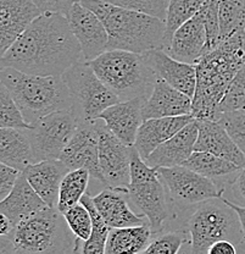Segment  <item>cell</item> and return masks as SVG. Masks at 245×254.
<instances>
[{
	"instance_id": "obj_14",
	"label": "cell",
	"mask_w": 245,
	"mask_h": 254,
	"mask_svg": "<svg viewBox=\"0 0 245 254\" xmlns=\"http://www.w3.org/2000/svg\"><path fill=\"white\" fill-rule=\"evenodd\" d=\"M73 34L82 48L83 58L92 62L107 50L109 34L99 16L91 9L75 2L67 16Z\"/></svg>"
},
{
	"instance_id": "obj_18",
	"label": "cell",
	"mask_w": 245,
	"mask_h": 254,
	"mask_svg": "<svg viewBox=\"0 0 245 254\" xmlns=\"http://www.w3.org/2000/svg\"><path fill=\"white\" fill-rule=\"evenodd\" d=\"M146 100L143 98H134L116 103L100 114L99 120L104 121L107 128L121 141L133 147L139 127L144 121L143 107Z\"/></svg>"
},
{
	"instance_id": "obj_17",
	"label": "cell",
	"mask_w": 245,
	"mask_h": 254,
	"mask_svg": "<svg viewBox=\"0 0 245 254\" xmlns=\"http://www.w3.org/2000/svg\"><path fill=\"white\" fill-rule=\"evenodd\" d=\"M197 139L194 150L211 153L244 168L245 154L233 141L231 134L218 120L196 119Z\"/></svg>"
},
{
	"instance_id": "obj_28",
	"label": "cell",
	"mask_w": 245,
	"mask_h": 254,
	"mask_svg": "<svg viewBox=\"0 0 245 254\" xmlns=\"http://www.w3.org/2000/svg\"><path fill=\"white\" fill-rule=\"evenodd\" d=\"M184 166L201 174L202 176L209 177L215 182L217 180L225 181V179L236 181L237 176L242 170V166L232 163L227 159L199 150H194L193 154L184 163Z\"/></svg>"
},
{
	"instance_id": "obj_10",
	"label": "cell",
	"mask_w": 245,
	"mask_h": 254,
	"mask_svg": "<svg viewBox=\"0 0 245 254\" xmlns=\"http://www.w3.org/2000/svg\"><path fill=\"white\" fill-rule=\"evenodd\" d=\"M80 125L72 109L55 111L31 124L26 132L32 145L34 160L60 159Z\"/></svg>"
},
{
	"instance_id": "obj_30",
	"label": "cell",
	"mask_w": 245,
	"mask_h": 254,
	"mask_svg": "<svg viewBox=\"0 0 245 254\" xmlns=\"http://www.w3.org/2000/svg\"><path fill=\"white\" fill-rule=\"evenodd\" d=\"M91 174L86 169H75L70 170L64 177L60 186L59 199L56 208L62 214L66 210L81 202L82 197L88 189V182Z\"/></svg>"
},
{
	"instance_id": "obj_11",
	"label": "cell",
	"mask_w": 245,
	"mask_h": 254,
	"mask_svg": "<svg viewBox=\"0 0 245 254\" xmlns=\"http://www.w3.org/2000/svg\"><path fill=\"white\" fill-rule=\"evenodd\" d=\"M159 176L167 190L172 206H193L202 202L221 198L225 187L211 179L184 165L157 168Z\"/></svg>"
},
{
	"instance_id": "obj_8",
	"label": "cell",
	"mask_w": 245,
	"mask_h": 254,
	"mask_svg": "<svg viewBox=\"0 0 245 254\" xmlns=\"http://www.w3.org/2000/svg\"><path fill=\"white\" fill-rule=\"evenodd\" d=\"M167 190L160 179L157 168L150 166L133 145L128 198L147 219L154 234L162 231L163 224L170 218L172 211V205L168 203L170 197L167 198Z\"/></svg>"
},
{
	"instance_id": "obj_3",
	"label": "cell",
	"mask_w": 245,
	"mask_h": 254,
	"mask_svg": "<svg viewBox=\"0 0 245 254\" xmlns=\"http://www.w3.org/2000/svg\"><path fill=\"white\" fill-rule=\"evenodd\" d=\"M82 5L99 16L109 34L107 50L134 53L165 49V20L146 12L116 6L104 0H82Z\"/></svg>"
},
{
	"instance_id": "obj_22",
	"label": "cell",
	"mask_w": 245,
	"mask_h": 254,
	"mask_svg": "<svg viewBox=\"0 0 245 254\" xmlns=\"http://www.w3.org/2000/svg\"><path fill=\"white\" fill-rule=\"evenodd\" d=\"M127 197L128 190L114 187H106L93 197L94 204L110 229L147 224V219L146 216L137 215L132 210L127 202Z\"/></svg>"
},
{
	"instance_id": "obj_21",
	"label": "cell",
	"mask_w": 245,
	"mask_h": 254,
	"mask_svg": "<svg viewBox=\"0 0 245 254\" xmlns=\"http://www.w3.org/2000/svg\"><path fill=\"white\" fill-rule=\"evenodd\" d=\"M147 60L154 67L157 77L165 79L167 83L178 91L193 98L196 87V67L171 57L163 49H154L146 53Z\"/></svg>"
},
{
	"instance_id": "obj_15",
	"label": "cell",
	"mask_w": 245,
	"mask_h": 254,
	"mask_svg": "<svg viewBox=\"0 0 245 254\" xmlns=\"http://www.w3.org/2000/svg\"><path fill=\"white\" fill-rule=\"evenodd\" d=\"M41 15L34 0H0V57Z\"/></svg>"
},
{
	"instance_id": "obj_45",
	"label": "cell",
	"mask_w": 245,
	"mask_h": 254,
	"mask_svg": "<svg viewBox=\"0 0 245 254\" xmlns=\"http://www.w3.org/2000/svg\"><path fill=\"white\" fill-rule=\"evenodd\" d=\"M234 185H236L239 194L242 195V198H243L244 202H245V166L244 168H242L241 173L238 174L236 181H234Z\"/></svg>"
},
{
	"instance_id": "obj_32",
	"label": "cell",
	"mask_w": 245,
	"mask_h": 254,
	"mask_svg": "<svg viewBox=\"0 0 245 254\" xmlns=\"http://www.w3.org/2000/svg\"><path fill=\"white\" fill-rule=\"evenodd\" d=\"M220 43L244 30L245 0H220Z\"/></svg>"
},
{
	"instance_id": "obj_13",
	"label": "cell",
	"mask_w": 245,
	"mask_h": 254,
	"mask_svg": "<svg viewBox=\"0 0 245 254\" xmlns=\"http://www.w3.org/2000/svg\"><path fill=\"white\" fill-rule=\"evenodd\" d=\"M60 160L64 161L70 170L86 169L91 174V177L106 186L99 161L98 120L80 123Z\"/></svg>"
},
{
	"instance_id": "obj_44",
	"label": "cell",
	"mask_w": 245,
	"mask_h": 254,
	"mask_svg": "<svg viewBox=\"0 0 245 254\" xmlns=\"http://www.w3.org/2000/svg\"><path fill=\"white\" fill-rule=\"evenodd\" d=\"M1 215V221H0V236H9L14 230L15 224L10 218H7L5 214H0Z\"/></svg>"
},
{
	"instance_id": "obj_9",
	"label": "cell",
	"mask_w": 245,
	"mask_h": 254,
	"mask_svg": "<svg viewBox=\"0 0 245 254\" xmlns=\"http://www.w3.org/2000/svg\"><path fill=\"white\" fill-rule=\"evenodd\" d=\"M61 77L72 94L75 102L72 110L80 123L98 120L102 111L120 102L117 95L98 77L86 59L67 68Z\"/></svg>"
},
{
	"instance_id": "obj_35",
	"label": "cell",
	"mask_w": 245,
	"mask_h": 254,
	"mask_svg": "<svg viewBox=\"0 0 245 254\" xmlns=\"http://www.w3.org/2000/svg\"><path fill=\"white\" fill-rule=\"evenodd\" d=\"M146 250V254H177L186 242V231L175 230V231L156 234Z\"/></svg>"
},
{
	"instance_id": "obj_12",
	"label": "cell",
	"mask_w": 245,
	"mask_h": 254,
	"mask_svg": "<svg viewBox=\"0 0 245 254\" xmlns=\"http://www.w3.org/2000/svg\"><path fill=\"white\" fill-rule=\"evenodd\" d=\"M99 161L106 187L128 190L131 184L132 148L98 119Z\"/></svg>"
},
{
	"instance_id": "obj_27",
	"label": "cell",
	"mask_w": 245,
	"mask_h": 254,
	"mask_svg": "<svg viewBox=\"0 0 245 254\" xmlns=\"http://www.w3.org/2000/svg\"><path fill=\"white\" fill-rule=\"evenodd\" d=\"M154 231L149 222L138 226L115 227L110 230L105 254L144 253L150 245Z\"/></svg>"
},
{
	"instance_id": "obj_16",
	"label": "cell",
	"mask_w": 245,
	"mask_h": 254,
	"mask_svg": "<svg viewBox=\"0 0 245 254\" xmlns=\"http://www.w3.org/2000/svg\"><path fill=\"white\" fill-rule=\"evenodd\" d=\"M206 28L204 16L200 10L194 17L184 22L173 33L165 52L180 62L196 65L200 58L206 54Z\"/></svg>"
},
{
	"instance_id": "obj_2",
	"label": "cell",
	"mask_w": 245,
	"mask_h": 254,
	"mask_svg": "<svg viewBox=\"0 0 245 254\" xmlns=\"http://www.w3.org/2000/svg\"><path fill=\"white\" fill-rule=\"evenodd\" d=\"M245 64L244 30L222 41L196 64V87L192 114L196 119L218 120L220 104L229 84Z\"/></svg>"
},
{
	"instance_id": "obj_41",
	"label": "cell",
	"mask_w": 245,
	"mask_h": 254,
	"mask_svg": "<svg viewBox=\"0 0 245 254\" xmlns=\"http://www.w3.org/2000/svg\"><path fill=\"white\" fill-rule=\"evenodd\" d=\"M37 6L44 12H52V14H61L67 17L71 7L75 4V0H34Z\"/></svg>"
},
{
	"instance_id": "obj_34",
	"label": "cell",
	"mask_w": 245,
	"mask_h": 254,
	"mask_svg": "<svg viewBox=\"0 0 245 254\" xmlns=\"http://www.w3.org/2000/svg\"><path fill=\"white\" fill-rule=\"evenodd\" d=\"M245 110V64L229 84L220 104V113Z\"/></svg>"
},
{
	"instance_id": "obj_43",
	"label": "cell",
	"mask_w": 245,
	"mask_h": 254,
	"mask_svg": "<svg viewBox=\"0 0 245 254\" xmlns=\"http://www.w3.org/2000/svg\"><path fill=\"white\" fill-rule=\"evenodd\" d=\"M222 199L225 200L227 204H229L232 206V208L234 209V210L237 211V214H238L239 216V220H241V226H242V231H243V243H242V247H245V206L243 205H239L237 204V203L232 202V200L227 199V198H225L222 195Z\"/></svg>"
},
{
	"instance_id": "obj_25",
	"label": "cell",
	"mask_w": 245,
	"mask_h": 254,
	"mask_svg": "<svg viewBox=\"0 0 245 254\" xmlns=\"http://www.w3.org/2000/svg\"><path fill=\"white\" fill-rule=\"evenodd\" d=\"M49 206L36 192L27 177L21 173L14 190L5 199L0 200V213L5 214L16 225L18 221Z\"/></svg>"
},
{
	"instance_id": "obj_24",
	"label": "cell",
	"mask_w": 245,
	"mask_h": 254,
	"mask_svg": "<svg viewBox=\"0 0 245 254\" xmlns=\"http://www.w3.org/2000/svg\"><path fill=\"white\" fill-rule=\"evenodd\" d=\"M196 139L197 125L196 120H194L178 131L175 136L160 144L146 161L154 168L184 165V163L193 154Z\"/></svg>"
},
{
	"instance_id": "obj_39",
	"label": "cell",
	"mask_w": 245,
	"mask_h": 254,
	"mask_svg": "<svg viewBox=\"0 0 245 254\" xmlns=\"http://www.w3.org/2000/svg\"><path fill=\"white\" fill-rule=\"evenodd\" d=\"M218 121L226 127L233 141L245 154V110L221 114Z\"/></svg>"
},
{
	"instance_id": "obj_31",
	"label": "cell",
	"mask_w": 245,
	"mask_h": 254,
	"mask_svg": "<svg viewBox=\"0 0 245 254\" xmlns=\"http://www.w3.org/2000/svg\"><path fill=\"white\" fill-rule=\"evenodd\" d=\"M206 0H170L167 5L166 14V33H165V49H167L173 33L187 22L194 17L201 10L202 5Z\"/></svg>"
},
{
	"instance_id": "obj_6",
	"label": "cell",
	"mask_w": 245,
	"mask_h": 254,
	"mask_svg": "<svg viewBox=\"0 0 245 254\" xmlns=\"http://www.w3.org/2000/svg\"><path fill=\"white\" fill-rule=\"evenodd\" d=\"M6 237L11 253L16 254L75 253L77 240L56 206H47L22 219Z\"/></svg>"
},
{
	"instance_id": "obj_42",
	"label": "cell",
	"mask_w": 245,
	"mask_h": 254,
	"mask_svg": "<svg viewBox=\"0 0 245 254\" xmlns=\"http://www.w3.org/2000/svg\"><path fill=\"white\" fill-rule=\"evenodd\" d=\"M237 252L238 250L232 241L221 240L213 243L207 254H237Z\"/></svg>"
},
{
	"instance_id": "obj_5",
	"label": "cell",
	"mask_w": 245,
	"mask_h": 254,
	"mask_svg": "<svg viewBox=\"0 0 245 254\" xmlns=\"http://www.w3.org/2000/svg\"><path fill=\"white\" fill-rule=\"evenodd\" d=\"M89 64L98 77L117 95L120 102L134 98L147 99L157 79L146 53L111 49Z\"/></svg>"
},
{
	"instance_id": "obj_29",
	"label": "cell",
	"mask_w": 245,
	"mask_h": 254,
	"mask_svg": "<svg viewBox=\"0 0 245 254\" xmlns=\"http://www.w3.org/2000/svg\"><path fill=\"white\" fill-rule=\"evenodd\" d=\"M81 203L89 210L92 216V234L91 237L82 243V254H105L107 237L110 234V227L104 220L101 214L94 204L93 197L86 192L82 197Z\"/></svg>"
},
{
	"instance_id": "obj_23",
	"label": "cell",
	"mask_w": 245,
	"mask_h": 254,
	"mask_svg": "<svg viewBox=\"0 0 245 254\" xmlns=\"http://www.w3.org/2000/svg\"><path fill=\"white\" fill-rule=\"evenodd\" d=\"M68 171L70 169L62 160L48 159L31 164L22 173L47 204L56 206L60 186Z\"/></svg>"
},
{
	"instance_id": "obj_46",
	"label": "cell",
	"mask_w": 245,
	"mask_h": 254,
	"mask_svg": "<svg viewBox=\"0 0 245 254\" xmlns=\"http://www.w3.org/2000/svg\"><path fill=\"white\" fill-rule=\"evenodd\" d=\"M82 0H75V2H81Z\"/></svg>"
},
{
	"instance_id": "obj_36",
	"label": "cell",
	"mask_w": 245,
	"mask_h": 254,
	"mask_svg": "<svg viewBox=\"0 0 245 254\" xmlns=\"http://www.w3.org/2000/svg\"><path fill=\"white\" fill-rule=\"evenodd\" d=\"M64 216L75 236L84 242L91 237L92 234V216L88 209L82 203L71 206L64 213Z\"/></svg>"
},
{
	"instance_id": "obj_40",
	"label": "cell",
	"mask_w": 245,
	"mask_h": 254,
	"mask_svg": "<svg viewBox=\"0 0 245 254\" xmlns=\"http://www.w3.org/2000/svg\"><path fill=\"white\" fill-rule=\"evenodd\" d=\"M20 175V170L4 163H0V200L5 199L14 190Z\"/></svg>"
},
{
	"instance_id": "obj_20",
	"label": "cell",
	"mask_w": 245,
	"mask_h": 254,
	"mask_svg": "<svg viewBox=\"0 0 245 254\" xmlns=\"http://www.w3.org/2000/svg\"><path fill=\"white\" fill-rule=\"evenodd\" d=\"M196 120L193 114L170 118L146 119L137 133L134 148L138 150L141 157L147 158L163 142L175 136L178 131Z\"/></svg>"
},
{
	"instance_id": "obj_33",
	"label": "cell",
	"mask_w": 245,
	"mask_h": 254,
	"mask_svg": "<svg viewBox=\"0 0 245 254\" xmlns=\"http://www.w3.org/2000/svg\"><path fill=\"white\" fill-rule=\"evenodd\" d=\"M0 127L1 128L30 127V124L25 120L22 111L4 83L0 84Z\"/></svg>"
},
{
	"instance_id": "obj_48",
	"label": "cell",
	"mask_w": 245,
	"mask_h": 254,
	"mask_svg": "<svg viewBox=\"0 0 245 254\" xmlns=\"http://www.w3.org/2000/svg\"><path fill=\"white\" fill-rule=\"evenodd\" d=\"M168 1H170V0H168Z\"/></svg>"
},
{
	"instance_id": "obj_38",
	"label": "cell",
	"mask_w": 245,
	"mask_h": 254,
	"mask_svg": "<svg viewBox=\"0 0 245 254\" xmlns=\"http://www.w3.org/2000/svg\"><path fill=\"white\" fill-rule=\"evenodd\" d=\"M116 6L136 10L166 20L168 0H104Z\"/></svg>"
},
{
	"instance_id": "obj_26",
	"label": "cell",
	"mask_w": 245,
	"mask_h": 254,
	"mask_svg": "<svg viewBox=\"0 0 245 254\" xmlns=\"http://www.w3.org/2000/svg\"><path fill=\"white\" fill-rule=\"evenodd\" d=\"M0 163L21 173L36 163L26 128H0Z\"/></svg>"
},
{
	"instance_id": "obj_47",
	"label": "cell",
	"mask_w": 245,
	"mask_h": 254,
	"mask_svg": "<svg viewBox=\"0 0 245 254\" xmlns=\"http://www.w3.org/2000/svg\"><path fill=\"white\" fill-rule=\"evenodd\" d=\"M244 33H245V21H244Z\"/></svg>"
},
{
	"instance_id": "obj_19",
	"label": "cell",
	"mask_w": 245,
	"mask_h": 254,
	"mask_svg": "<svg viewBox=\"0 0 245 254\" xmlns=\"http://www.w3.org/2000/svg\"><path fill=\"white\" fill-rule=\"evenodd\" d=\"M192 105L193 98L178 91L161 77H157L154 89L143 107L144 120L188 115L192 114Z\"/></svg>"
},
{
	"instance_id": "obj_1",
	"label": "cell",
	"mask_w": 245,
	"mask_h": 254,
	"mask_svg": "<svg viewBox=\"0 0 245 254\" xmlns=\"http://www.w3.org/2000/svg\"><path fill=\"white\" fill-rule=\"evenodd\" d=\"M83 59L68 18L44 12L1 55V67L10 66L37 76H62Z\"/></svg>"
},
{
	"instance_id": "obj_7",
	"label": "cell",
	"mask_w": 245,
	"mask_h": 254,
	"mask_svg": "<svg viewBox=\"0 0 245 254\" xmlns=\"http://www.w3.org/2000/svg\"><path fill=\"white\" fill-rule=\"evenodd\" d=\"M187 231L191 236V252L204 254L215 242L232 241L242 247L243 231L237 211L221 198L196 205L187 220Z\"/></svg>"
},
{
	"instance_id": "obj_37",
	"label": "cell",
	"mask_w": 245,
	"mask_h": 254,
	"mask_svg": "<svg viewBox=\"0 0 245 254\" xmlns=\"http://www.w3.org/2000/svg\"><path fill=\"white\" fill-rule=\"evenodd\" d=\"M220 0H206L202 5L201 12L204 16L205 28L207 34L206 53L220 44V18H218Z\"/></svg>"
},
{
	"instance_id": "obj_4",
	"label": "cell",
	"mask_w": 245,
	"mask_h": 254,
	"mask_svg": "<svg viewBox=\"0 0 245 254\" xmlns=\"http://www.w3.org/2000/svg\"><path fill=\"white\" fill-rule=\"evenodd\" d=\"M0 79L30 125L55 111L71 110L75 104L61 76L30 75L6 66L1 67Z\"/></svg>"
}]
</instances>
